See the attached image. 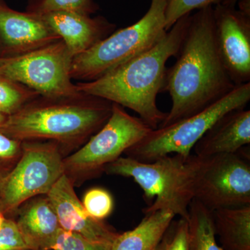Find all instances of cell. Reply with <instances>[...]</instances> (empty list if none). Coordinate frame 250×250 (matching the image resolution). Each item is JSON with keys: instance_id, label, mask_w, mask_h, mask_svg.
<instances>
[{"instance_id": "cell-8", "label": "cell", "mask_w": 250, "mask_h": 250, "mask_svg": "<svg viewBox=\"0 0 250 250\" xmlns=\"http://www.w3.org/2000/svg\"><path fill=\"white\" fill-rule=\"evenodd\" d=\"M73 57L61 39L40 48L0 57V76L31 88L43 98L82 95L71 78Z\"/></svg>"}, {"instance_id": "cell-18", "label": "cell", "mask_w": 250, "mask_h": 250, "mask_svg": "<svg viewBox=\"0 0 250 250\" xmlns=\"http://www.w3.org/2000/svg\"><path fill=\"white\" fill-rule=\"evenodd\" d=\"M223 250H250V205L212 211Z\"/></svg>"}, {"instance_id": "cell-12", "label": "cell", "mask_w": 250, "mask_h": 250, "mask_svg": "<svg viewBox=\"0 0 250 250\" xmlns=\"http://www.w3.org/2000/svg\"><path fill=\"white\" fill-rule=\"evenodd\" d=\"M47 197L62 229L78 233L94 244L110 250L118 233L103 220H96L88 214L77 196L74 184L66 174L59 179Z\"/></svg>"}, {"instance_id": "cell-22", "label": "cell", "mask_w": 250, "mask_h": 250, "mask_svg": "<svg viewBox=\"0 0 250 250\" xmlns=\"http://www.w3.org/2000/svg\"><path fill=\"white\" fill-rule=\"evenodd\" d=\"M92 218L103 220L112 213L114 207L111 193L101 188H93L85 192L82 201Z\"/></svg>"}, {"instance_id": "cell-2", "label": "cell", "mask_w": 250, "mask_h": 250, "mask_svg": "<svg viewBox=\"0 0 250 250\" xmlns=\"http://www.w3.org/2000/svg\"><path fill=\"white\" fill-rule=\"evenodd\" d=\"M190 17L181 18L149 50L97 80L76 83L77 91L129 108L152 129L159 127L167 116L156 103L164 89L166 62L178 53Z\"/></svg>"}, {"instance_id": "cell-5", "label": "cell", "mask_w": 250, "mask_h": 250, "mask_svg": "<svg viewBox=\"0 0 250 250\" xmlns=\"http://www.w3.org/2000/svg\"><path fill=\"white\" fill-rule=\"evenodd\" d=\"M167 0H151L144 16L129 27L113 32L72 59V80L90 82L149 50L166 35Z\"/></svg>"}, {"instance_id": "cell-1", "label": "cell", "mask_w": 250, "mask_h": 250, "mask_svg": "<svg viewBox=\"0 0 250 250\" xmlns=\"http://www.w3.org/2000/svg\"><path fill=\"white\" fill-rule=\"evenodd\" d=\"M175 57L174 65L166 69L163 89L170 95L172 107L159 127L202 111L236 86L219 52L213 6L191 15Z\"/></svg>"}, {"instance_id": "cell-7", "label": "cell", "mask_w": 250, "mask_h": 250, "mask_svg": "<svg viewBox=\"0 0 250 250\" xmlns=\"http://www.w3.org/2000/svg\"><path fill=\"white\" fill-rule=\"evenodd\" d=\"M152 128L113 103L111 116L96 134L79 150L64 157L65 174L75 185L96 177L105 167L139 143Z\"/></svg>"}, {"instance_id": "cell-28", "label": "cell", "mask_w": 250, "mask_h": 250, "mask_svg": "<svg viewBox=\"0 0 250 250\" xmlns=\"http://www.w3.org/2000/svg\"><path fill=\"white\" fill-rule=\"evenodd\" d=\"M169 238L167 237H164L162 241L159 243V246L156 248L155 250H167V244H168Z\"/></svg>"}, {"instance_id": "cell-20", "label": "cell", "mask_w": 250, "mask_h": 250, "mask_svg": "<svg viewBox=\"0 0 250 250\" xmlns=\"http://www.w3.org/2000/svg\"><path fill=\"white\" fill-rule=\"evenodd\" d=\"M39 96L25 85L0 76V112L5 116L14 114Z\"/></svg>"}, {"instance_id": "cell-6", "label": "cell", "mask_w": 250, "mask_h": 250, "mask_svg": "<svg viewBox=\"0 0 250 250\" xmlns=\"http://www.w3.org/2000/svg\"><path fill=\"white\" fill-rule=\"evenodd\" d=\"M250 100V82L236 85L226 96L202 111L173 124L151 130L125 154L142 162H152L172 154L188 157L212 125L229 112L246 108Z\"/></svg>"}, {"instance_id": "cell-21", "label": "cell", "mask_w": 250, "mask_h": 250, "mask_svg": "<svg viewBox=\"0 0 250 250\" xmlns=\"http://www.w3.org/2000/svg\"><path fill=\"white\" fill-rule=\"evenodd\" d=\"M93 0H36L29 6L28 11L41 14L52 11H72L90 15L98 11Z\"/></svg>"}, {"instance_id": "cell-4", "label": "cell", "mask_w": 250, "mask_h": 250, "mask_svg": "<svg viewBox=\"0 0 250 250\" xmlns=\"http://www.w3.org/2000/svg\"><path fill=\"white\" fill-rule=\"evenodd\" d=\"M199 156L174 154L152 162H142L121 156L105 167L104 172L132 178L151 202L143 209L146 215L167 210L188 220L189 205L193 200L192 187Z\"/></svg>"}, {"instance_id": "cell-30", "label": "cell", "mask_w": 250, "mask_h": 250, "mask_svg": "<svg viewBox=\"0 0 250 250\" xmlns=\"http://www.w3.org/2000/svg\"><path fill=\"white\" fill-rule=\"evenodd\" d=\"M0 2H1V0H0Z\"/></svg>"}, {"instance_id": "cell-16", "label": "cell", "mask_w": 250, "mask_h": 250, "mask_svg": "<svg viewBox=\"0 0 250 250\" xmlns=\"http://www.w3.org/2000/svg\"><path fill=\"white\" fill-rule=\"evenodd\" d=\"M22 207L17 225L30 250H50L61 229L47 195L31 199Z\"/></svg>"}, {"instance_id": "cell-10", "label": "cell", "mask_w": 250, "mask_h": 250, "mask_svg": "<svg viewBox=\"0 0 250 250\" xmlns=\"http://www.w3.org/2000/svg\"><path fill=\"white\" fill-rule=\"evenodd\" d=\"M192 193L208 209L250 205V165L241 154L200 157Z\"/></svg>"}, {"instance_id": "cell-9", "label": "cell", "mask_w": 250, "mask_h": 250, "mask_svg": "<svg viewBox=\"0 0 250 250\" xmlns=\"http://www.w3.org/2000/svg\"><path fill=\"white\" fill-rule=\"evenodd\" d=\"M62 148L53 141H24L21 157L0 187L10 211L39 195H47L65 174Z\"/></svg>"}, {"instance_id": "cell-29", "label": "cell", "mask_w": 250, "mask_h": 250, "mask_svg": "<svg viewBox=\"0 0 250 250\" xmlns=\"http://www.w3.org/2000/svg\"><path fill=\"white\" fill-rule=\"evenodd\" d=\"M6 118H7V116H5V115L0 112V127H1V125L4 124Z\"/></svg>"}, {"instance_id": "cell-19", "label": "cell", "mask_w": 250, "mask_h": 250, "mask_svg": "<svg viewBox=\"0 0 250 250\" xmlns=\"http://www.w3.org/2000/svg\"><path fill=\"white\" fill-rule=\"evenodd\" d=\"M188 211L190 250H223L215 238L212 210L193 199Z\"/></svg>"}, {"instance_id": "cell-14", "label": "cell", "mask_w": 250, "mask_h": 250, "mask_svg": "<svg viewBox=\"0 0 250 250\" xmlns=\"http://www.w3.org/2000/svg\"><path fill=\"white\" fill-rule=\"evenodd\" d=\"M0 39L6 55H17L61 40L34 13L19 12L0 2Z\"/></svg>"}, {"instance_id": "cell-24", "label": "cell", "mask_w": 250, "mask_h": 250, "mask_svg": "<svg viewBox=\"0 0 250 250\" xmlns=\"http://www.w3.org/2000/svg\"><path fill=\"white\" fill-rule=\"evenodd\" d=\"M50 250H108L94 244L78 233L61 229Z\"/></svg>"}, {"instance_id": "cell-26", "label": "cell", "mask_w": 250, "mask_h": 250, "mask_svg": "<svg viewBox=\"0 0 250 250\" xmlns=\"http://www.w3.org/2000/svg\"><path fill=\"white\" fill-rule=\"evenodd\" d=\"M166 250H190L188 223L187 220L182 218L179 220L176 227L174 236L169 240Z\"/></svg>"}, {"instance_id": "cell-15", "label": "cell", "mask_w": 250, "mask_h": 250, "mask_svg": "<svg viewBox=\"0 0 250 250\" xmlns=\"http://www.w3.org/2000/svg\"><path fill=\"white\" fill-rule=\"evenodd\" d=\"M250 143V111L246 108L224 115L197 141L192 150L200 157L234 154Z\"/></svg>"}, {"instance_id": "cell-11", "label": "cell", "mask_w": 250, "mask_h": 250, "mask_svg": "<svg viewBox=\"0 0 250 250\" xmlns=\"http://www.w3.org/2000/svg\"><path fill=\"white\" fill-rule=\"evenodd\" d=\"M215 34L224 65L236 85L250 82V17L236 6H213Z\"/></svg>"}, {"instance_id": "cell-25", "label": "cell", "mask_w": 250, "mask_h": 250, "mask_svg": "<svg viewBox=\"0 0 250 250\" xmlns=\"http://www.w3.org/2000/svg\"><path fill=\"white\" fill-rule=\"evenodd\" d=\"M0 250H30L13 220L5 218L0 227Z\"/></svg>"}, {"instance_id": "cell-3", "label": "cell", "mask_w": 250, "mask_h": 250, "mask_svg": "<svg viewBox=\"0 0 250 250\" xmlns=\"http://www.w3.org/2000/svg\"><path fill=\"white\" fill-rule=\"evenodd\" d=\"M113 103L82 94L72 98L39 96L7 116L0 131L24 141H47L62 147L86 142L106 124Z\"/></svg>"}, {"instance_id": "cell-13", "label": "cell", "mask_w": 250, "mask_h": 250, "mask_svg": "<svg viewBox=\"0 0 250 250\" xmlns=\"http://www.w3.org/2000/svg\"><path fill=\"white\" fill-rule=\"evenodd\" d=\"M38 15L63 41L73 58L106 39L116 28L114 24L101 16L91 18L72 11H52Z\"/></svg>"}, {"instance_id": "cell-17", "label": "cell", "mask_w": 250, "mask_h": 250, "mask_svg": "<svg viewBox=\"0 0 250 250\" xmlns=\"http://www.w3.org/2000/svg\"><path fill=\"white\" fill-rule=\"evenodd\" d=\"M175 217L170 210H156L146 215L134 229L119 234L110 250H155Z\"/></svg>"}, {"instance_id": "cell-23", "label": "cell", "mask_w": 250, "mask_h": 250, "mask_svg": "<svg viewBox=\"0 0 250 250\" xmlns=\"http://www.w3.org/2000/svg\"><path fill=\"white\" fill-rule=\"evenodd\" d=\"M224 0H167L165 10L166 30L169 31L181 18L194 10L221 4Z\"/></svg>"}, {"instance_id": "cell-27", "label": "cell", "mask_w": 250, "mask_h": 250, "mask_svg": "<svg viewBox=\"0 0 250 250\" xmlns=\"http://www.w3.org/2000/svg\"><path fill=\"white\" fill-rule=\"evenodd\" d=\"M238 11L250 17V0H238Z\"/></svg>"}]
</instances>
